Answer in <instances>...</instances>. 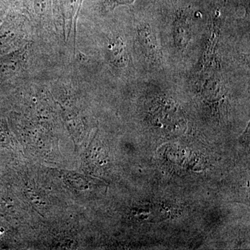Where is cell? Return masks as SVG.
<instances>
[{"label": "cell", "mask_w": 250, "mask_h": 250, "mask_svg": "<svg viewBox=\"0 0 250 250\" xmlns=\"http://www.w3.org/2000/svg\"><path fill=\"white\" fill-rule=\"evenodd\" d=\"M113 57V63L118 67H125L127 64V54L124 42L121 38H117L112 40L108 45Z\"/></svg>", "instance_id": "1"}, {"label": "cell", "mask_w": 250, "mask_h": 250, "mask_svg": "<svg viewBox=\"0 0 250 250\" xmlns=\"http://www.w3.org/2000/svg\"><path fill=\"white\" fill-rule=\"evenodd\" d=\"M141 44L143 47L147 51L148 54L150 56L158 55V48L156 45V42L154 36H152L150 29L148 27L141 28Z\"/></svg>", "instance_id": "2"}, {"label": "cell", "mask_w": 250, "mask_h": 250, "mask_svg": "<svg viewBox=\"0 0 250 250\" xmlns=\"http://www.w3.org/2000/svg\"><path fill=\"white\" fill-rule=\"evenodd\" d=\"M134 1V0H107L106 6L108 10H113L118 5L131 4Z\"/></svg>", "instance_id": "3"}]
</instances>
